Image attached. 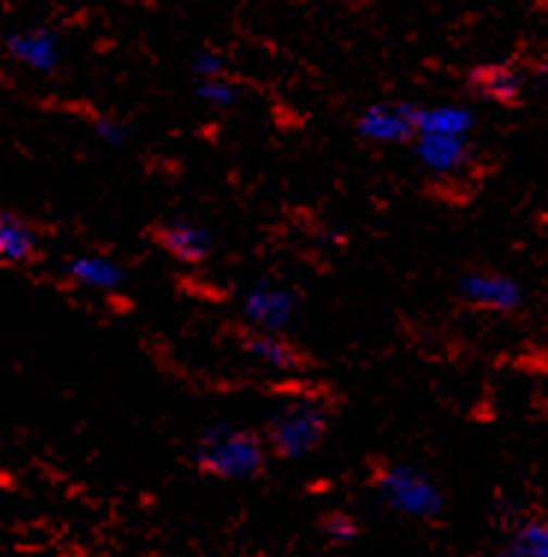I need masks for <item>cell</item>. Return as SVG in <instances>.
<instances>
[{"label": "cell", "mask_w": 548, "mask_h": 557, "mask_svg": "<svg viewBox=\"0 0 548 557\" xmlns=\"http://www.w3.org/2000/svg\"><path fill=\"white\" fill-rule=\"evenodd\" d=\"M419 161L436 175H453L469 163V139L441 137V134H415Z\"/></svg>", "instance_id": "obj_10"}, {"label": "cell", "mask_w": 548, "mask_h": 557, "mask_svg": "<svg viewBox=\"0 0 548 557\" xmlns=\"http://www.w3.org/2000/svg\"><path fill=\"white\" fill-rule=\"evenodd\" d=\"M264 460H267V450L259 433L240 428L208 430L196 448V466L204 474H214L223 481L256 478L264 469Z\"/></svg>", "instance_id": "obj_2"}, {"label": "cell", "mask_w": 548, "mask_h": 557, "mask_svg": "<svg viewBox=\"0 0 548 557\" xmlns=\"http://www.w3.org/2000/svg\"><path fill=\"white\" fill-rule=\"evenodd\" d=\"M154 244L182 264H202L211 256V235L194 223H161L151 228Z\"/></svg>", "instance_id": "obj_7"}, {"label": "cell", "mask_w": 548, "mask_h": 557, "mask_svg": "<svg viewBox=\"0 0 548 557\" xmlns=\"http://www.w3.org/2000/svg\"><path fill=\"white\" fill-rule=\"evenodd\" d=\"M505 557H548L546 519H527L510 534Z\"/></svg>", "instance_id": "obj_15"}, {"label": "cell", "mask_w": 548, "mask_h": 557, "mask_svg": "<svg viewBox=\"0 0 548 557\" xmlns=\"http://www.w3.org/2000/svg\"><path fill=\"white\" fill-rule=\"evenodd\" d=\"M199 96L204 98V104L211 108H232L237 98V86L228 84L226 77H211L199 84Z\"/></svg>", "instance_id": "obj_17"}, {"label": "cell", "mask_w": 548, "mask_h": 557, "mask_svg": "<svg viewBox=\"0 0 548 557\" xmlns=\"http://www.w3.org/2000/svg\"><path fill=\"white\" fill-rule=\"evenodd\" d=\"M415 134H441V137H465L474 128V113L462 104H436V108H412Z\"/></svg>", "instance_id": "obj_11"}, {"label": "cell", "mask_w": 548, "mask_h": 557, "mask_svg": "<svg viewBox=\"0 0 548 557\" xmlns=\"http://www.w3.org/2000/svg\"><path fill=\"white\" fill-rule=\"evenodd\" d=\"M194 72L199 77H204V81H211V77H220V75H223V60H220L216 54H211V51H204V54L196 57Z\"/></svg>", "instance_id": "obj_18"}, {"label": "cell", "mask_w": 548, "mask_h": 557, "mask_svg": "<svg viewBox=\"0 0 548 557\" xmlns=\"http://www.w3.org/2000/svg\"><path fill=\"white\" fill-rule=\"evenodd\" d=\"M376 493L388 507L412 519H436L445 510V498L419 469L403 462H386L374 472Z\"/></svg>", "instance_id": "obj_3"}, {"label": "cell", "mask_w": 548, "mask_h": 557, "mask_svg": "<svg viewBox=\"0 0 548 557\" xmlns=\"http://www.w3.org/2000/svg\"><path fill=\"white\" fill-rule=\"evenodd\" d=\"M474 92L495 101V104H516L522 98V75L510 65H484L472 75Z\"/></svg>", "instance_id": "obj_13"}, {"label": "cell", "mask_w": 548, "mask_h": 557, "mask_svg": "<svg viewBox=\"0 0 548 557\" xmlns=\"http://www.w3.org/2000/svg\"><path fill=\"white\" fill-rule=\"evenodd\" d=\"M7 51H10L12 60H18L33 72H42V75L54 72L60 65V42H57L54 30H45V27L12 33L7 39Z\"/></svg>", "instance_id": "obj_8"}, {"label": "cell", "mask_w": 548, "mask_h": 557, "mask_svg": "<svg viewBox=\"0 0 548 557\" xmlns=\"http://www.w3.org/2000/svg\"><path fill=\"white\" fill-rule=\"evenodd\" d=\"M321 531L333 543H353L356 536H359V522H356L350 513H341V510H333V513L323 516Z\"/></svg>", "instance_id": "obj_16"}, {"label": "cell", "mask_w": 548, "mask_h": 557, "mask_svg": "<svg viewBox=\"0 0 548 557\" xmlns=\"http://www.w3.org/2000/svg\"><path fill=\"white\" fill-rule=\"evenodd\" d=\"M333 424V404L321 395H300L279 409V416L270 421V448L276 457L297 460L306 457L326 440V430Z\"/></svg>", "instance_id": "obj_1"}, {"label": "cell", "mask_w": 548, "mask_h": 557, "mask_svg": "<svg viewBox=\"0 0 548 557\" xmlns=\"http://www.w3.org/2000/svg\"><path fill=\"white\" fill-rule=\"evenodd\" d=\"M240 344L252 359H259L261 364H267L273 371H300L306 368V354L297 344L285 342L276 333H259V330H247L240 333Z\"/></svg>", "instance_id": "obj_9"}, {"label": "cell", "mask_w": 548, "mask_h": 557, "mask_svg": "<svg viewBox=\"0 0 548 557\" xmlns=\"http://www.w3.org/2000/svg\"><path fill=\"white\" fill-rule=\"evenodd\" d=\"M39 256V235L22 216L0 211V264H27Z\"/></svg>", "instance_id": "obj_12"}, {"label": "cell", "mask_w": 548, "mask_h": 557, "mask_svg": "<svg viewBox=\"0 0 548 557\" xmlns=\"http://www.w3.org/2000/svg\"><path fill=\"white\" fill-rule=\"evenodd\" d=\"M244 311H247L249 330L279 335L290 323V318H294V311H297V294L285 288L259 285V288L247 294Z\"/></svg>", "instance_id": "obj_5"}, {"label": "cell", "mask_w": 548, "mask_h": 557, "mask_svg": "<svg viewBox=\"0 0 548 557\" xmlns=\"http://www.w3.org/2000/svg\"><path fill=\"white\" fill-rule=\"evenodd\" d=\"M65 273L75 278L77 285L96 290H113L119 288V282H122V270H119L116 261H110V258L101 256L72 258Z\"/></svg>", "instance_id": "obj_14"}, {"label": "cell", "mask_w": 548, "mask_h": 557, "mask_svg": "<svg viewBox=\"0 0 548 557\" xmlns=\"http://www.w3.org/2000/svg\"><path fill=\"white\" fill-rule=\"evenodd\" d=\"M460 297L474 309L484 311H516L522 306V288L510 276L477 270L460 278Z\"/></svg>", "instance_id": "obj_4"}, {"label": "cell", "mask_w": 548, "mask_h": 557, "mask_svg": "<svg viewBox=\"0 0 548 557\" xmlns=\"http://www.w3.org/2000/svg\"><path fill=\"white\" fill-rule=\"evenodd\" d=\"M98 134L108 139V143H119V139L125 137V131L116 128V122H104V119L98 122Z\"/></svg>", "instance_id": "obj_19"}, {"label": "cell", "mask_w": 548, "mask_h": 557, "mask_svg": "<svg viewBox=\"0 0 548 557\" xmlns=\"http://www.w3.org/2000/svg\"><path fill=\"white\" fill-rule=\"evenodd\" d=\"M356 128L371 143H407L415 137L412 125V108L409 104H371L359 116Z\"/></svg>", "instance_id": "obj_6"}]
</instances>
